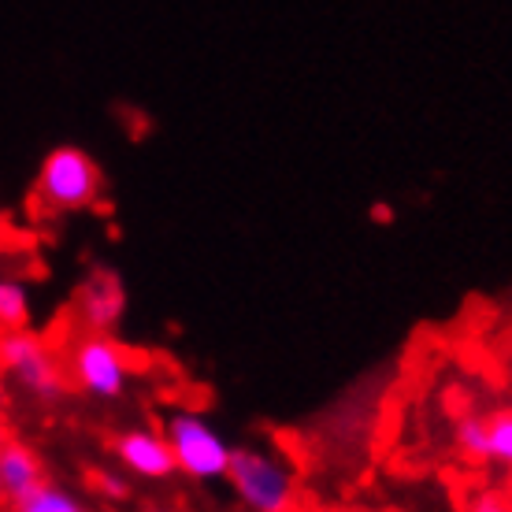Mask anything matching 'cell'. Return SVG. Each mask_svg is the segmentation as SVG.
Masks as SVG:
<instances>
[{"instance_id":"obj_2","label":"cell","mask_w":512,"mask_h":512,"mask_svg":"<svg viewBox=\"0 0 512 512\" xmlns=\"http://www.w3.org/2000/svg\"><path fill=\"white\" fill-rule=\"evenodd\" d=\"M104 175L101 164L78 145H60L52 149L38 167L34 197L49 212H82L101 201Z\"/></svg>"},{"instance_id":"obj_13","label":"cell","mask_w":512,"mask_h":512,"mask_svg":"<svg viewBox=\"0 0 512 512\" xmlns=\"http://www.w3.org/2000/svg\"><path fill=\"white\" fill-rule=\"evenodd\" d=\"M93 490H97L104 501L119 505V501H127V494H130V479H127V472H112V468H101V472L93 475Z\"/></svg>"},{"instance_id":"obj_8","label":"cell","mask_w":512,"mask_h":512,"mask_svg":"<svg viewBox=\"0 0 512 512\" xmlns=\"http://www.w3.org/2000/svg\"><path fill=\"white\" fill-rule=\"evenodd\" d=\"M45 483V468H41V457L23 442H0V501H23L26 494Z\"/></svg>"},{"instance_id":"obj_11","label":"cell","mask_w":512,"mask_h":512,"mask_svg":"<svg viewBox=\"0 0 512 512\" xmlns=\"http://www.w3.org/2000/svg\"><path fill=\"white\" fill-rule=\"evenodd\" d=\"M487 461L512 468V412L487 420Z\"/></svg>"},{"instance_id":"obj_14","label":"cell","mask_w":512,"mask_h":512,"mask_svg":"<svg viewBox=\"0 0 512 512\" xmlns=\"http://www.w3.org/2000/svg\"><path fill=\"white\" fill-rule=\"evenodd\" d=\"M472 512H512V501L490 490V494H479V498L472 501Z\"/></svg>"},{"instance_id":"obj_4","label":"cell","mask_w":512,"mask_h":512,"mask_svg":"<svg viewBox=\"0 0 512 512\" xmlns=\"http://www.w3.org/2000/svg\"><path fill=\"white\" fill-rule=\"evenodd\" d=\"M227 483L249 512H290L294 509V472L271 449H234Z\"/></svg>"},{"instance_id":"obj_9","label":"cell","mask_w":512,"mask_h":512,"mask_svg":"<svg viewBox=\"0 0 512 512\" xmlns=\"http://www.w3.org/2000/svg\"><path fill=\"white\" fill-rule=\"evenodd\" d=\"M34 316V301H30V286L15 275H0V331H15L26 327Z\"/></svg>"},{"instance_id":"obj_10","label":"cell","mask_w":512,"mask_h":512,"mask_svg":"<svg viewBox=\"0 0 512 512\" xmlns=\"http://www.w3.org/2000/svg\"><path fill=\"white\" fill-rule=\"evenodd\" d=\"M12 512H90L82 505V498H75L71 490L56 487V483H41L34 494H26L23 501H15Z\"/></svg>"},{"instance_id":"obj_12","label":"cell","mask_w":512,"mask_h":512,"mask_svg":"<svg viewBox=\"0 0 512 512\" xmlns=\"http://www.w3.org/2000/svg\"><path fill=\"white\" fill-rule=\"evenodd\" d=\"M457 449H461L464 457H472V461H487V420H479V416H464L457 423Z\"/></svg>"},{"instance_id":"obj_15","label":"cell","mask_w":512,"mask_h":512,"mask_svg":"<svg viewBox=\"0 0 512 512\" xmlns=\"http://www.w3.org/2000/svg\"><path fill=\"white\" fill-rule=\"evenodd\" d=\"M0 409H4V383H0Z\"/></svg>"},{"instance_id":"obj_7","label":"cell","mask_w":512,"mask_h":512,"mask_svg":"<svg viewBox=\"0 0 512 512\" xmlns=\"http://www.w3.org/2000/svg\"><path fill=\"white\" fill-rule=\"evenodd\" d=\"M75 312H78V323L86 331L112 334L123 323V316H127V290H123V282L112 271H93V275H86V282L78 286Z\"/></svg>"},{"instance_id":"obj_1","label":"cell","mask_w":512,"mask_h":512,"mask_svg":"<svg viewBox=\"0 0 512 512\" xmlns=\"http://www.w3.org/2000/svg\"><path fill=\"white\" fill-rule=\"evenodd\" d=\"M0 375L30 401H60L67 390L64 360L56 357V349L30 327L0 331Z\"/></svg>"},{"instance_id":"obj_6","label":"cell","mask_w":512,"mask_h":512,"mask_svg":"<svg viewBox=\"0 0 512 512\" xmlns=\"http://www.w3.org/2000/svg\"><path fill=\"white\" fill-rule=\"evenodd\" d=\"M116 461L119 468L145 483H164L175 475V457L167 446L164 431L153 427H130L116 438Z\"/></svg>"},{"instance_id":"obj_5","label":"cell","mask_w":512,"mask_h":512,"mask_svg":"<svg viewBox=\"0 0 512 512\" xmlns=\"http://www.w3.org/2000/svg\"><path fill=\"white\" fill-rule=\"evenodd\" d=\"M164 438L175 457V472L190 475L197 483L227 479L231 468V442L197 412H175L164 427Z\"/></svg>"},{"instance_id":"obj_3","label":"cell","mask_w":512,"mask_h":512,"mask_svg":"<svg viewBox=\"0 0 512 512\" xmlns=\"http://www.w3.org/2000/svg\"><path fill=\"white\" fill-rule=\"evenodd\" d=\"M64 372L86 397L119 401L130 386V357L112 334L86 331L71 338L64 353Z\"/></svg>"}]
</instances>
